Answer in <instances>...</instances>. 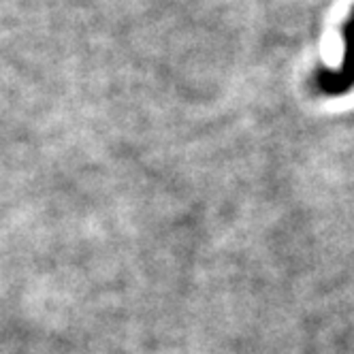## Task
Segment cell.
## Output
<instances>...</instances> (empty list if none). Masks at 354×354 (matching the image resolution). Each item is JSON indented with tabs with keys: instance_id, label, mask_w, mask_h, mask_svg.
<instances>
[{
	"instance_id": "cell-1",
	"label": "cell",
	"mask_w": 354,
	"mask_h": 354,
	"mask_svg": "<svg viewBox=\"0 0 354 354\" xmlns=\"http://www.w3.org/2000/svg\"><path fill=\"white\" fill-rule=\"evenodd\" d=\"M316 86L322 94L337 96L354 88V9L344 24V62L339 71H320Z\"/></svg>"
}]
</instances>
